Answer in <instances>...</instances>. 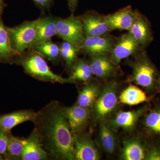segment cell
Instances as JSON below:
<instances>
[{"label": "cell", "mask_w": 160, "mask_h": 160, "mask_svg": "<svg viewBox=\"0 0 160 160\" xmlns=\"http://www.w3.org/2000/svg\"><path fill=\"white\" fill-rule=\"evenodd\" d=\"M37 112L31 109L18 110L0 115V129L9 132L20 124L34 120Z\"/></svg>", "instance_id": "cell-14"}, {"label": "cell", "mask_w": 160, "mask_h": 160, "mask_svg": "<svg viewBox=\"0 0 160 160\" xmlns=\"http://www.w3.org/2000/svg\"><path fill=\"white\" fill-rule=\"evenodd\" d=\"M64 112L72 133L82 131L86 127L90 115L89 109L77 104L64 108Z\"/></svg>", "instance_id": "cell-12"}, {"label": "cell", "mask_w": 160, "mask_h": 160, "mask_svg": "<svg viewBox=\"0 0 160 160\" xmlns=\"http://www.w3.org/2000/svg\"><path fill=\"white\" fill-rule=\"evenodd\" d=\"M100 139L104 150L112 154L116 149L115 139L109 126L105 124H102L100 129Z\"/></svg>", "instance_id": "cell-27"}, {"label": "cell", "mask_w": 160, "mask_h": 160, "mask_svg": "<svg viewBox=\"0 0 160 160\" xmlns=\"http://www.w3.org/2000/svg\"><path fill=\"white\" fill-rule=\"evenodd\" d=\"M7 145V132L0 129V158H5Z\"/></svg>", "instance_id": "cell-29"}, {"label": "cell", "mask_w": 160, "mask_h": 160, "mask_svg": "<svg viewBox=\"0 0 160 160\" xmlns=\"http://www.w3.org/2000/svg\"><path fill=\"white\" fill-rule=\"evenodd\" d=\"M137 11L133 10L131 6H127L114 13L105 16V20L112 30L129 31L135 20Z\"/></svg>", "instance_id": "cell-11"}, {"label": "cell", "mask_w": 160, "mask_h": 160, "mask_svg": "<svg viewBox=\"0 0 160 160\" xmlns=\"http://www.w3.org/2000/svg\"><path fill=\"white\" fill-rule=\"evenodd\" d=\"M142 46L148 45L152 39L151 29L146 18L137 11L134 22L128 31Z\"/></svg>", "instance_id": "cell-15"}, {"label": "cell", "mask_w": 160, "mask_h": 160, "mask_svg": "<svg viewBox=\"0 0 160 160\" xmlns=\"http://www.w3.org/2000/svg\"><path fill=\"white\" fill-rule=\"evenodd\" d=\"M146 153L145 148L139 140L131 139L126 140L123 144L122 157L125 160L145 159Z\"/></svg>", "instance_id": "cell-19"}, {"label": "cell", "mask_w": 160, "mask_h": 160, "mask_svg": "<svg viewBox=\"0 0 160 160\" xmlns=\"http://www.w3.org/2000/svg\"><path fill=\"white\" fill-rule=\"evenodd\" d=\"M89 65L93 75L101 79L110 77L114 73L115 65L106 55L91 56Z\"/></svg>", "instance_id": "cell-16"}, {"label": "cell", "mask_w": 160, "mask_h": 160, "mask_svg": "<svg viewBox=\"0 0 160 160\" xmlns=\"http://www.w3.org/2000/svg\"><path fill=\"white\" fill-rule=\"evenodd\" d=\"M75 160H98L99 154L89 136L81 132L73 133Z\"/></svg>", "instance_id": "cell-10"}, {"label": "cell", "mask_w": 160, "mask_h": 160, "mask_svg": "<svg viewBox=\"0 0 160 160\" xmlns=\"http://www.w3.org/2000/svg\"><path fill=\"white\" fill-rule=\"evenodd\" d=\"M39 18L25 22L20 26L8 29L12 48L15 53L21 55L31 48L36 37Z\"/></svg>", "instance_id": "cell-3"}, {"label": "cell", "mask_w": 160, "mask_h": 160, "mask_svg": "<svg viewBox=\"0 0 160 160\" xmlns=\"http://www.w3.org/2000/svg\"><path fill=\"white\" fill-rule=\"evenodd\" d=\"M116 40L108 35L85 37L81 50L91 56L110 54Z\"/></svg>", "instance_id": "cell-8"}, {"label": "cell", "mask_w": 160, "mask_h": 160, "mask_svg": "<svg viewBox=\"0 0 160 160\" xmlns=\"http://www.w3.org/2000/svg\"><path fill=\"white\" fill-rule=\"evenodd\" d=\"M19 62L25 71L32 77L44 82L61 84L72 83L69 78L55 74L48 66L43 57L33 51L21 58Z\"/></svg>", "instance_id": "cell-2"}, {"label": "cell", "mask_w": 160, "mask_h": 160, "mask_svg": "<svg viewBox=\"0 0 160 160\" xmlns=\"http://www.w3.org/2000/svg\"><path fill=\"white\" fill-rule=\"evenodd\" d=\"M159 82H160V81H159Z\"/></svg>", "instance_id": "cell-34"}, {"label": "cell", "mask_w": 160, "mask_h": 160, "mask_svg": "<svg viewBox=\"0 0 160 160\" xmlns=\"http://www.w3.org/2000/svg\"><path fill=\"white\" fill-rule=\"evenodd\" d=\"M146 127L156 133L160 134V111L152 112L145 120Z\"/></svg>", "instance_id": "cell-28"}, {"label": "cell", "mask_w": 160, "mask_h": 160, "mask_svg": "<svg viewBox=\"0 0 160 160\" xmlns=\"http://www.w3.org/2000/svg\"><path fill=\"white\" fill-rule=\"evenodd\" d=\"M81 51L80 46L73 43L64 41L60 46L61 57L66 62V67L72 69L78 61L79 52Z\"/></svg>", "instance_id": "cell-24"}, {"label": "cell", "mask_w": 160, "mask_h": 160, "mask_svg": "<svg viewBox=\"0 0 160 160\" xmlns=\"http://www.w3.org/2000/svg\"><path fill=\"white\" fill-rule=\"evenodd\" d=\"M32 122L48 156L54 160H75L73 133L60 103L50 102L37 113Z\"/></svg>", "instance_id": "cell-1"}, {"label": "cell", "mask_w": 160, "mask_h": 160, "mask_svg": "<svg viewBox=\"0 0 160 160\" xmlns=\"http://www.w3.org/2000/svg\"><path fill=\"white\" fill-rule=\"evenodd\" d=\"M57 34L65 41L80 46L85 38L83 26L80 17L72 14L67 18H58Z\"/></svg>", "instance_id": "cell-5"}, {"label": "cell", "mask_w": 160, "mask_h": 160, "mask_svg": "<svg viewBox=\"0 0 160 160\" xmlns=\"http://www.w3.org/2000/svg\"><path fill=\"white\" fill-rule=\"evenodd\" d=\"M145 160H160V149L153 148L146 153Z\"/></svg>", "instance_id": "cell-30"}, {"label": "cell", "mask_w": 160, "mask_h": 160, "mask_svg": "<svg viewBox=\"0 0 160 160\" xmlns=\"http://www.w3.org/2000/svg\"><path fill=\"white\" fill-rule=\"evenodd\" d=\"M26 139L14 136L10 132H7V149L5 158L6 160H22Z\"/></svg>", "instance_id": "cell-23"}, {"label": "cell", "mask_w": 160, "mask_h": 160, "mask_svg": "<svg viewBox=\"0 0 160 160\" xmlns=\"http://www.w3.org/2000/svg\"><path fill=\"white\" fill-rule=\"evenodd\" d=\"M57 19L52 17H46L39 18L36 37L32 46L38 43L50 40L52 37L56 35Z\"/></svg>", "instance_id": "cell-17"}, {"label": "cell", "mask_w": 160, "mask_h": 160, "mask_svg": "<svg viewBox=\"0 0 160 160\" xmlns=\"http://www.w3.org/2000/svg\"><path fill=\"white\" fill-rule=\"evenodd\" d=\"M139 54L136 56V58L132 65L131 80L144 88H151L154 83L155 69L145 56Z\"/></svg>", "instance_id": "cell-6"}, {"label": "cell", "mask_w": 160, "mask_h": 160, "mask_svg": "<svg viewBox=\"0 0 160 160\" xmlns=\"http://www.w3.org/2000/svg\"><path fill=\"white\" fill-rule=\"evenodd\" d=\"M140 47L141 46L138 41L128 32L116 41L110 53L112 62L117 66L124 59L138 53Z\"/></svg>", "instance_id": "cell-7"}, {"label": "cell", "mask_w": 160, "mask_h": 160, "mask_svg": "<svg viewBox=\"0 0 160 160\" xmlns=\"http://www.w3.org/2000/svg\"><path fill=\"white\" fill-rule=\"evenodd\" d=\"M31 48L33 51L53 63H57L61 57L60 47L50 40L38 43Z\"/></svg>", "instance_id": "cell-21"}, {"label": "cell", "mask_w": 160, "mask_h": 160, "mask_svg": "<svg viewBox=\"0 0 160 160\" xmlns=\"http://www.w3.org/2000/svg\"><path fill=\"white\" fill-rule=\"evenodd\" d=\"M5 6L4 0H0V14L2 12L3 9Z\"/></svg>", "instance_id": "cell-33"}, {"label": "cell", "mask_w": 160, "mask_h": 160, "mask_svg": "<svg viewBox=\"0 0 160 160\" xmlns=\"http://www.w3.org/2000/svg\"><path fill=\"white\" fill-rule=\"evenodd\" d=\"M92 75L89 63L85 60L81 59L78 60L75 64L68 78L73 83L77 81L88 82L91 80Z\"/></svg>", "instance_id": "cell-25"}, {"label": "cell", "mask_w": 160, "mask_h": 160, "mask_svg": "<svg viewBox=\"0 0 160 160\" xmlns=\"http://www.w3.org/2000/svg\"><path fill=\"white\" fill-rule=\"evenodd\" d=\"M37 6L42 9H49L53 3V0H32Z\"/></svg>", "instance_id": "cell-31"}, {"label": "cell", "mask_w": 160, "mask_h": 160, "mask_svg": "<svg viewBox=\"0 0 160 160\" xmlns=\"http://www.w3.org/2000/svg\"><path fill=\"white\" fill-rule=\"evenodd\" d=\"M120 102L129 106L138 105L148 100L146 93L134 85H130L120 94Z\"/></svg>", "instance_id": "cell-20"}, {"label": "cell", "mask_w": 160, "mask_h": 160, "mask_svg": "<svg viewBox=\"0 0 160 160\" xmlns=\"http://www.w3.org/2000/svg\"><path fill=\"white\" fill-rule=\"evenodd\" d=\"M68 6L72 14H73L77 8L78 0H67Z\"/></svg>", "instance_id": "cell-32"}, {"label": "cell", "mask_w": 160, "mask_h": 160, "mask_svg": "<svg viewBox=\"0 0 160 160\" xmlns=\"http://www.w3.org/2000/svg\"><path fill=\"white\" fill-rule=\"evenodd\" d=\"M25 139L22 160L47 159L49 156L43 148L39 135L35 129H34L29 137Z\"/></svg>", "instance_id": "cell-13"}, {"label": "cell", "mask_w": 160, "mask_h": 160, "mask_svg": "<svg viewBox=\"0 0 160 160\" xmlns=\"http://www.w3.org/2000/svg\"><path fill=\"white\" fill-rule=\"evenodd\" d=\"M117 83H108L104 86L93 105L94 119L97 122L106 120L118 106Z\"/></svg>", "instance_id": "cell-4"}, {"label": "cell", "mask_w": 160, "mask_h": 160, "mask_svg": "<svg viewBox=\"0 0 160 160\" xmlns=\"http://www.w3.org/2000/svg\"><path fill=\"white\" fill-rule=\"evenodd\" d=\"M105 16L97 12L89 11L80 17L85 37L105 35L112 31L106 23Z\"/></svg>", "instance_id": "cell-9"}, {"label": "cell", "mask_w": 160, "mask_h": 160, "mask_svg": "<svg viewBox=\"0 0 160 160\" xmlns=\"http://www.w3.org/2000/svg\"><path fill=\"white\" fill-rule=\"evenodd\" d=\"M145 109V108H142L137 110L120 112L112 121L111 124L116 127L127 130H132L144 113Z\"/></svg>", "instance_id": "cell-18"}, {"label": "cell", "mask_w": 160, "mask_h": 160, "mask_svg": "<svg viewBox=\"0 0 160 160\" xmlns=\"http://www.w3.org/2000/svg\"><path fill=\"white\" fill-rule=\"evenodd\" d=\"M99 86L96 83L86 85L79 94L76 104L89 109L93 106L100 92Z\"/></svg>", "instance_id": "cell-22"}, {"label": "cell", "mask_w": 160, "mask_h": 160, "mask_svg": "<svg viewBox=\"0 0 160 160\" xmlns=\"http://www.w3.org/2000/svg\"><path fill=\"white\" fill-rule=\"evenodd\" d=\"M15 53L10 44L8 29L0 20V58L9 59Z\"/></svg>", "instance_id": "cell-26"}]
</instances>
